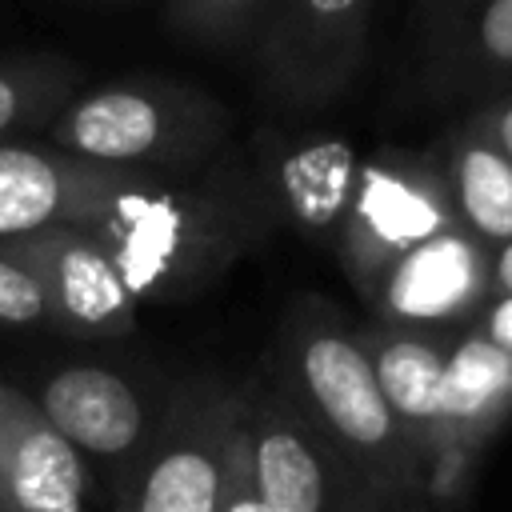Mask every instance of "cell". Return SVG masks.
<instances>
[{
  "label": "cell",
  "instance_id": "obj_1",
  "mask_svg": "<svg viewBox=\"0 0 512 512\" xmlns=\"http://www.w3.org/2000/svg\"><path fill=\"white\" fill-rule=\"evenodd\" d=\"M264 180L236 172L136 176L88 224L108 244L136 300H188L248 256L276 224Z\"/></svg>",
  "mask_w": 512,
  "mask_h": 512
},
{
  "label": "cell",
  "instance_id": "obj_2",
  "mask_svg": "<svg viewBox=\"0 0 512 512\" xmlns=\"http://www.w3.org/2000/svg\"><path fill=\"white\" fill-rule=\"evenodd\" d=\"M272 384L380 500L424 496V476L380 392L360 328L324 300H300L284 320Z\"/></svg>",
  "mask_w": 512,
  "mask_h": 512
},
{
  "label": "cell",
  "instance_id": "obj_3",
  "mask_svg": "<svg viewBox=\"0 0 512 512\" xmlns=\"http://www.w3.org/2000/svg\"><path fill=\"white\" fill-rule=\"evenodd\" d=\"M44 136L52 148L104 168L168 176L212 164L228 136V112L188 84L124 80L76 92Z\"/></svg>",
  "mask_w": 512,
  "mask_h": 512
},
{
  "label": "cell",
  "instance_id": "obj_4",
  "mask_svg": "<svg viewBox=\"0 0 512 512\" xmlns=\"http://www.w3.org/2000/svg\"><path fill=\"white\" fill-rule=\"evenodd\" d=\"M244 404L248 392L224 384L180 388L124 468L116 512H220Z\"/></svg>",
  "mask_w": 512,
  "mask_h": 512
},
{
  "label": "cell",
  "instance_id": "obj_5",
  "mask_svg": "<svg viewBox=\"0 0 512 512\" xmlns=\"http://www.w3.org/2000/svg\"><path fill=\"white\" fill-rule=\"evenodd\" d=\"M456 224L448 184L432 148H380L364 156L352 204L336 232V260L356 292L400 260L408 248Z\"/></svg>",
  "mask_w": 512,
  "mask_h": 512
},
{
  "label": "cell",
  "instance_id": "obj_6",
  "mask_svg": "<svg viewBox=\"0 0 512 512\" xmlns=\"http://www.w3.org/2000/svg\"><path fill=\"white\" fill-rule=\"evenodd\" d=\"M244 440L256 492L268 512H384L356 472L328 448V440L296 412V404L268 380L248 392Z\"/></svg>",
  "mask_w": 512,
  "mask_h": 512
},
{
  "label": "cell",
  "instance_id": "obj_7",
  "mask_svg": "<svg viewBox=\"0 0 512 512\" xmlns=\"http://www.w3.org/2000/svg\"><path fill=\"white\" fill-rule=\"evenodd\" d=\"M488 296L492 248L460 224H448L444 232L408 248L368 284V292H360L372 324L432 336H456L472 328Z\"/></svg>",
  "mask_w": 512,
  "mask_h": 512
},
{
  "label": "cell",
  "instance_id": "obj_8",
  "mask_svg": "<svg viewBox=\"0 0 512 512\" xmlns=\"http://www.w3.org/2000/svg\"><path fill=\"white\" fill-rule=\"evenodd\" d=\"M376 0H272L252 44L276 96L328 104L360 72Z\"/></svg>",
  "mask_w": 512,
  "mask_h": 512
},
{
  "label": "cell",
  "instance_id": "obj_9",
  "mask_svg": "<svg viewBox=\"0 0 512 512\" xmlns=\"http://www.w3.org/2000/svg\"><path fill=\"white\" fill-rule=\"evenodd\" d=\"M4 248L20 256L44 284L48 328L88 340L124 336L136 328L140 300L128 288L108 244L88 228H52L40 236L8 240Z\"/></svg>",
  "mask_w": 512,
  "mask_h": 512
},
{
  "label": "cell",
  "instance_id": "obj_10",
  "mask_svg": "<svg viewBox=\"0 0 512 512\" xmlns=\"http://www.w3.org/2000/svg\"><path fill=\"white\" fill-rule=\"evenodd\" d=\"M144 172H120L52 144H0V244L88 224Z\"/></svg>",
  "mask_w": 512,
  "mask_h": 512
},
{
  "label": "cell",
  "instance_id": "obj_11",
  "mask_svg": "<svg viewBox=\"0 0 512 512\" xmlns=\"http://www.w3.org/2000/svg\"><path fill=\"white\" fill-rule=\"evenodd\" d=\"M512 424V352L484 332L464 328L448 340L444 360V456L432 496L468 500L476 464Z\"/></svg>",
  "mask_w": 512,
  "mask_h": 512
},
{
  "label": "cell",
  "instance_id": "obj_12",
  "mask_svg": "<svg viewBox=\"0 0 512 512\" xmlns=\"http://www.w3.org/2000/svg\"><path fill=\"white\" fill-rule=\"evenodd\" d=\"M360 340L380 380V392L400 424V436L416 456L424 488L432 496L444 456V360L452 336L408 332L368 320L360 324Z\"/></svg>",
  "mask_w": 512,
  "mask_h": 512
},
{
  "label": "cell",
  "instance_id": "obj_13",
  "mask_svg": "<svg viewBox=\"0 0 512 512\" xmlns=\"http://www.w3.org/2000/svg\"><path fill=\"white\" fill-rule=\"evenodd\" d=\"M40 412L72 440V448L100 464H132L148 444L156 420L140 388L100 364L60 368L36 396Z\"/></svg>",
  "mask_w": 512,
  "mask_h": 512
},
{
  "label": "cell",
  "instance_id": "obj_14",
  "mask_svg": "<svg viewBox=\"0 0 512 512\" xmlns=\"http://www.w3.org/2000/svg\"><path fill=\"white\" fill-rule=\"evenodd\" d=\"M88 468L72 440L12 388L0 408V512H84Z\"/></svg>",
  "mask_w": 512,
  "mask_h": 512
},
{
  "label": "cell",
  "instance_id": "obj_15",
  "mask_svg": "<svg viewBox=\"0 0 512 512\" xmlns=\"http://www.w3.org/2000/svg\"><path fill=\"white\" fill-rule=\"evenodd\" d=\"M364 156L344 136H308L288 144L264 180L272 208L284 224L316 244H336L344 212L356 192Z\"/></svg>",
  "mask_w": 512,
  "mask_h": 512
},
{
  "label": "cell",
  "instance_id": "obj_16",
  "mask_svg": "<svg viewBox=\"0 0 512 512\" xmlns=\"http://www.w3.org/2000/svg\"><path fill=\"white\" fill-rule=\"evenodd\" d=\"M448 184L452 216L480 244L512 240V164L468 124H452L432 148Z\"/></svg>",
  "mask_w": 512,
  "mask_h": 512
},
{
  "label": "cell",
  "instance_id": "obj_17",
  "mask_svg": "<svg viewBox=\"0 0 512 512\" xmlns=\"http://www.w3.org/2000/svg\"><path fill=\"white\" fill-rule=\"evenodd\" d=\"M432 80L444 92L496 96L512 88V0H472L436 24Z\"/></svg>",
  "mask_w": 512,
  "mask_h": 512
},
{
  "label": "cell",
  "instance_id": "obj_18",
  "mask_svg": "<svg viewBox=\"0 0 512 512\" xmlns=\"http://www.w3.org/2000/svg\"><path fill=\"white\" fill-rule=\"evenodd\" d=\"M76 96V68L64 60L0 64V144L20 132L48 128L52 116Z\"/></svg>",
  "mask_w": 512,
  "mask_h": 512
},
{
  "label": "cell",
  "instance_id": "obj_19",
  "mask_svg": "<svg viewBox=\"0 0 512 512\" xmlns=\"http://www.w3.org/2000/svg\"><path fill=\"white\" fill-rule=\"evenodd\" d=\"M272 0H168V24L204 44H244L256 36Z\"/></svg>",
  "mask_w": 512,
  "mask_h": 512
},
{
  "label": "cell",
  "instance_id": "obj_20",
  "mask_svg": "<svg viewBox=\"0 0 512 512\" xmlns=\"http://www.w3.org/2000/svg\"><path fill=\"white\" fill-rule=\"evenodd\" d=\"M0 324H8V328H40V324H48L44 284L4 244H0Z\"/></svg>",
  "mask_w": 512,
  "mask_h": 512
},
{
  "label": "cell",
  "instance_id": "obj_21",
  "mask_svg": "<svg viewBox=\"0 0 512 512\" xmlns=\"http://www.w3.org/2000/svg\"><path fill=\"white\" fill-rule=\"evenodd\" d=\"M464 120L512 164V88L508 92H496V96H484Z\"/></svg>",
  "mask_w": 512,
  "mask_h": 512
},
{
  "label": "cell",
  "instance_id": "obj_22",
  "mask_svg": "<svg viewBox=\"0 0 512 512\" xmlns=\"http://www.w3.org/2000/svg\"><path fill=\"white\" fill-rule=\"evenodd\" d=\"M220 512H268L264 500H260V492H256V476H252L244 428H240V444H236V456H232V472H228V488H224Z\"/></svg>",
  "mask_w": 512,
  "mask_h": 512
},
{
  "label": "cell",
  "instance_id": "obj_23",
  "mask_svg": "<svg viewBox=\"0 0 512 512\" xmlns=\"http://www.w3.org/2000/svg\"><path fill=\"white\" fill-rule=\"evenodd\" d=\"M472 328L484 332L496 348L512 352V292H492L488 304L480 308V316H476Z\"/></svg>",
  "mask_w": 512,
  "mask_h": 512
},
{
  "label": "cell",
  "instance_id": "obj_24",
  "mask_svg": "<svg viewBox=\"0 0 512 512\" xmlns=\"http://www.w3.org/2000/svg\"><path fill=\"white\" fill-rule=\"evenodd\" d=\"M384 512H468V500H444V496H408Z\"/></svg>",
  "mask_w": 512,
  "mask_h": 512
},
{
  "label": "cell",
  "instance_id": "obj_25",
  "mask_svg": "<svg viewBox=\"0 0 512 512\" xmlns=\"http://www.w3.org/2000/svg\"><path fill=\"white\" fill-rule=\"evenodd\" d=\"M492 292H512V240L492 248Z\"/></svg>",
  "mask_w": 512,
  "mask_h": 512
},
{
  "label": "cell",
  "instance_id": "obj_26",
  "mask_svg": "<svg viewBox=\"0 0 512 512\" xmlns=\"http://www.w3.org/2000/svg\"><path fill=\"white\" fill-rule=\"evenodd\" d=\"M448 4H452V0H420V8H424V16H428V20H436Z\"/></svg>",
  "mask_w": 512,
  "mask_h": 512
},
{
  "label": "cell",
  "instance_id": "obj_27",
  "mask_svg": "<svg viewBox=\"0 0 512 512\" xmlns=\"http://www.w3.org/2000/svg\"><path fill=\"white\" fill-rule=\"evenodd\" d=\"M464 4H472V0H452V4H448V8H444V12H440V16H436V20H432V28H436V24H440V20H448V16H452V12H460V8H464Z\"/></svg>",
  "mask_w": 512,
  "mask_h": 512
},
{
  "label": "cell",
  "instance_id": "obj_28",
  "mask_svg": "<svg viewBox=\"0 0 512 512\" xmlns=\"http://www.w3.org/2000/svg\"><path fill=\"white\" fill-rule=\"evenodd\" d=\"M8 392H12V384H4V380H0V408H4V400H8Z\"/></svg>",
  "mask_w": 512,
  "mask_h": 512
}]
</instances>
